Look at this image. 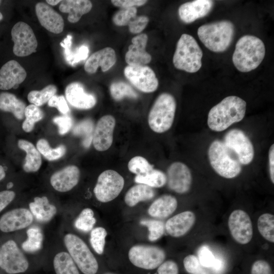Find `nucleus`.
I'll use <instances>...</instances> for the list:
<instances>
[{"mask_svg":"<svg viewBox=\"0 0 274 274\" xmlns=\"http://www.w3.org/2000/svg\"><path fill=\"white\" fill-rule=\"evenodd\" d=\"M246 107V101L241 97L235 95L226 97L210 110L207 119L209 127L216 132L226 130L243 119Z\"/></svg>","mask_w":274,"mask_h":274,"instance_id":"f257e3e1","label":"nucleus"},{"mask_svg":"<svg viewBox=\"0 0 274 274\" xmlns=\"http://www.w3.org/2000/svg\"><path fill=\"white\" fill-rule=\"evenodd\" d=\"M265 54V45L260 39L253 35H245L237 41L232 60L238 71L247 73L260 64Z\"/></svg>","mask_w":274,"mask_h":274,"instance_id":"f03ea898","label":"nucleus"},{"mask_svg":"<svg viewBox=\"0 0 274 274\" xmlns=\"http://www.w3.org/2000/svg\"><path fill=\"white\" fill-rule=\"evenodd\" d=\"M234 33L233 24L226 20L203 24L197 30L198 37L204 46L216 53L223 52L229 47Z\"/></svg>","mask_w":274,"mask_h":274,"instance_id":"7ed1b4c3","label":"nucleus"},{"mask_svg":"<svg viewBox=\"0 0 274 274\" xmlns=\"http://www.w3.org/2000/svg\"><path fill=\"white\" fill-rule=\"evenodd\" d=\"M202 55V50L195 39L190 35L183 33L177 43L173 64L178 70L196 73L201 67Z\"/></svg>","mask_w":274,"mask_h":274,"instance_id":"20e7f679","label":"nucleus"},{"mask_svg":"<svg viewBox=\"0 0 274 274\" xmlns=\"http://www.w3.org/2000/svg\"><path fill=\"white\" fill-rule=\"evenodd\" d=\"M176 107L175 98L172 94H160L148 114V123L151 129L158 133L168 130L174 121Z\"/></svg>","mask_w":274,"mask_h":274,"instance_id":"39448f33","label":"nucleus"},{"mask_svg":"<svg viewBox=\"0 0 274 274\" xmlns=\"http://www.w3.org/2000/svg\"><path fill=\"white\" fill-rule=\"evenodd\" d=\"M208 154L211 166L222 177L232 179L241 173V163L223 142L214 141L209 146Z\"/></svg>","mask_w":274,"mask_h":274,"instance_id":"423d86ee","label":"nucleus"},{"mask_svg":"<svg viewBox=\"0 0 274 274\" xmlns=\"http://www.w3.org/2000/svg\"><path fill=\"white\" fill-rule=\"evenodd\" d=\"M63 240L68 254L78 269L83 274H96L99 264L86 244L72 233L66 234Z\"/></svg>","mask_w":274,"mask_h":274,"instance_id":"0eeeda50","label":"nucleus"},{"mask_svg":"<svg viewBox=\"0 0 274 274\" xmlns=\"http://www.w3.org/2000/svg\"><path fill=\"white\" fill-rule=\"evenodd\" d=\"M166 254L161 248L147 245L132 246L128 253L130 263L144 270L156 269L165 260Z\"/></svg>","mask_w":274,"mask_h":274,"instance_id":"6e6552de","label":"nucleus"},{"mask_svg":"<svg viewBox=\"0 0 274 274\" xmlns=\"http://www.w3.org/2000/svg\"><path fill=\"white\" fill-rule=\"evenodd\" d=\"M124 185V180L121 175L115 170L107 169L98 177L93 192L97 200L108 202L119 195Z\"/></svg>","mask_w":274,"mask_h":274,"instance_id":"1a4fd4ad","label":"nucleus"},{"mask_svg":"<svg viewBox=\"0 0 274 274\" xmlns=\"http://www.w3.org/2000/svg\"><path fill=\"white\" fill-rule=\"evenodd\" d=\"M223 142L241 165H247L252 161L254 156L253 145L242 130L236 128L230 130L225 134Z\"/></svg>","mask_w":274,"mask_h":274,"instance_id":"9d476101","label":"nucleus"},{"mask_svg":"<svg viewBox=\"0 0 274 274\" xmlns=\"http://www.w3.org/2000/svg\"><path fill=\"white\" fill-rule=\"evenodd\" d=\"M14 42L13 51L19 57L28 56L36 52L38 41L31 27L22 21L17 22L11 29Z\"/></svg>","mask_w":274,"mask_h":274,"instance_id":"9b49d317","label":"nucleus"},{"mask_svg":"<svg viewBox=\"0 0 274 274\" xmlns=\"http://www.w3.org/2000/svg\"><path fill=\"white\" fill-rule=\"evenodd\" d=\"M29 263L13 240L4 243L0 250V267L9 274L25 272Z\"/></svg>","mask_w":274,"mask_h":274,"instance_id":"f8f14e48","label":"nucleus"},{"mask_svg":"<svg viewBox=\"0 0 274 274\" xmlns=\"http://www.w3.org/2000/svg\"><path fill=\"white\" fill-rule=\"evenodd\" d=\"M124 74L135 88L143 92H153L158 87L156 74L148 66L128 65L124 70Z\"/></svg>","mask_w":274,"mask_h":274,"instance_id":"ddd939ff","label":"nucleus"},{"mask_svg":"<svg viewBox=\"0 0 274 274\" xmlns=\"http://www.w3.org/2000/svg\"><path fill=\"white\" fill-rule=\"evenodd\" d=\"M228 228L233 239L238 244L249 243L253 236V226L249 215L242 210H234L228 221Z\"/></svg>","mask_w":274,"mask_h":274,"instance_id":"4468645a","label":"nucleus"},{"mask_svg":"<svg viewBox=\"0 0 274 274\" xmlns=\"http://www.w3.org/2000/svg\"><path fill=\"white\" fill-rule=\"evenodd\" d=\"M166 183L172 191L184 194L190 189L192 177L191 171L187 165L181 162L172 163L168 167Z\"/></svg>","mask_w":274,"mask_h":274,"instance_id":"2eb2a0df","label":"nucleus"},{"mask_svg":"<svg viewBox=\"0 0 274 274\" xmlns=\"http://www.w3.org/2000/svg\"><path fill=\"white\" fill-rule=\"evenodd\" d=\"M115 125L116 120L111 115L103 116L98 120L92 138V143L95 150L102 152L111 147L113 141Z\"/></svg>","mask_w":274,"mask_h":274,"instance_id":"dca6fc26","label":"nucleus"},{"mask_svg":"<svg viewBox=\"0 0 274 274\" xmlns=\"http://www.w3.org/2000/svg\"><path fill=\"white\" fill-rule=\"evenodd\" d=\"M33 220L30 211L25 208H17L8 211L0 218V230L10 232L24 229L29 226Z\"/></svg>","mask_w":274,"mask_h":274,"instance_id":"f3484780","label":"nucleus"},{"mask_svg":"<svg viewBox=\"0 0 274 274\" xmlns=\"http://www.w3.org/2000/svg\"><path fill=\"white\" fill-rule=\"evenodd\" d=\"M27 76L25 69L15 60L5 63L0 69V89L16 88Z\"/></svg>","mask_w":274,"mask_h":274,"instance_id":"a211bd4d","label":"nucleus"},{"mask_svg":"<svg viewBox=\"0 0 274 274\" xmlns=\"http://www.w3.org/2000/svg\"><path fill=\"white\" fill-rule=\"evenodd\" d=\"M80 177L79 168L70 165L55 172L50 177V184L56 191L65 192L72 190L78 183Z\"/></svg>","mask_w":274,"mask_h":274,"instance_id":"6ab92c4d","label":"nucleus"},{"mask_svg":"<svg viewBox=\"0 0 274 274\" xmlns=\"http://www.w3.org/2000/svg\"><path fill=\"white\" fill-rule=\"evenodd\" d=\"M148 37L145 33L134 37L132 44L128 47L125 60L129 65H146L152 59L151 55L146 51Z\"/></svg>","mask_w":274,"mask_h":274,"instance_id":"aec40b11","label":"nucleus"},{"mask_svg":"<svg viewBox=\"0 0 274 274\" xmlns=\"http://www.w3.org/2000/svg\"><path fill=\"white\" fill-rule=\"evenodd\" d=\"M66 98L73 107L81 110L92 108L96 103L95 96L85 91L84 86L79 82H72L65 90Z\"/></svg>","mask_w":274,"mask_h":274,"instance_id":"412c9836","label":"nucleus"},{"mask_svg":"<svg viewBox=\"0 0 274 274\" xmlns=\"http://www.w3.org/2000/svg\"><path fill=\"white\" fill-rule=\"evenodd\" d=\"M35 11L40 24L45 29L56 34L63 31L64 25L63 18L50 6L40 2L36 4Z\"/></svg>","mask_w":274,"mask_h":274,"instance_id":"4be33fe9","label":"nucleus"},{"mask_svg":"<svg viewBox=\"0 0 274 274\" xmlns=\"http://www.w3.org/2000/svg\"><path fill=\"white\" fill-rule=\"evenodd\" d=\"M213 1L195 0L181 5L178 9L180 19L188 24L207 15L213 7Z\"/></svg>","mask_w":274,"mask_h":274,"instance_id":"5701e85b","label":"nucleus"},{"mask_svg":"<svg viewBox=\"0 0 274 274\" xmlns=\"http://www.w3.org/2000/svg\"><path fill=\"white\" fill-rule=\"evenodd\" d=\"M117 57L115 50L110 47L104 48L91 54L84 64L85 71L94 74L101 67L103 72L109 70L115 64Z\"/></svg>","mask_w":274,"mask_h":274,"instance_id":"b1692460","label":"nucleus"},{"mask_svg":"<svg viewBox=\"0 0 274 274\" xmlns=\"http://www.w3.org/2000/svg\"><path fill=\"white\" fill-rule=\"evenodd\" d=\"M195 220V215L192 212L184 211L168 219L165 224V229L171 236L179 237L191 229Z\"/></svg>","mask_w":274,"mask_h":274,"instance_id":"393cba45","label":"nucleus"},{"mask_svg":"<svg viewBox=\"0 0 274 274\" xmlns=\"http://www.w3.org/2000/svg\"><path fill=\"white\" fill-rule=\"evenodd\" d=\"M178 207V201L173 195L165 194L155 199L150 206L148 213L152 217L164 219L171 215Z\"/></svg>","mask_w":274,"mask_h":274,"instance_id":"a878e982","label":"nucleus"},{"mask_svg":"<svg viewBox=\"0 0 274 274\" xmlns=\"http://www.w3.org/2000/svg\"><path fill=\"white\" fill-rule=\"evenodd\" d=\"M92 8V4L88 0L62 1L59 6L60 11L68 13L67 20L70 22H77L82 15L88 13Z\"/></svg>","mask_w":274,"mask_h":274,"instance_id":"bb28decb","label":"nucleus"},{"mask_svg":"<svg viewBox=\"0 0 274 274\" xmlns=\"http://www.w3.org/2000/svg\"><path fill=\"white\" fill-rule=\"evenodd\" d=\"M18 146L25 151L26 156L23 169L26 173L36 172L42 165L41 154L31 142L23 139L19 140Z\"/></svg>","mask_w":274,"mask_h":274,"instance_id":"cd10ccee","label":"nucleus"},{"mask_svg":"<svg viewBox=\"0 0 274 274\" xmlns=\"http://www.w3.org/2000/svg\"><path fill=\"white\" fill-rule=\"evenodd\" d=\"M29 207L33 216L40 222L50 221L57 212L55 206L50 204L46 196L35 197Z\"/></svg>","mask_w":274,"mask_h":274,"instance_id":"c85d7f7f","label":"nucleus"},{"mask_svg":"<svg viewBox=\"0 0 274 274\" xmlns=\"http://www.w3.org/2000/svg\"><path fill=\"white\" fill-rule=\"evenodd\" d=\"M155 195V192L152 188L145 184H138L127 191L124 201L128 207H133L141 201L151 200Z\"/></svg>","mask_w":274,"mask_h":274,"instance_id":"c756f323","label":"nucleus"},{"mask_svg":"<svg viewBox=\"0 0 274 274\" xmlns=\"http://www.w3.org/2000/svg\"><path fill=\"white\" fill-rule=\"evenodd\" d=\"M25 108V104L14 94L8 92L0 93L1 110L11 112L16 118L21 120L24 117Z\"/></svg>","mask_w":274,"mask_h":274,"instance_id":"7c9ffc66","label":"nucleus"},{"mask_svg":"<svg viewBox=\"0 0 274 274\" xmlns=\"http://www.w3.org/2000/svg\"><path fill=\"white\" fill-rule=\"evenodd\" d=\"M56 274H80L70 255L65 252L57 253L53 259Z\"/></svg>","mask_w":274,"mask_h":274,"instance_id":"2f4dec72","label":"nucleus"},{"mask_svg":"<svg viewBox=\"0 0 274 274\" xmlns=\"http://www.w3.org/2000/svg\"><path fill=\"white\" fill-rule=\"evenodd\" d=\"M135 183L146 185L151 188H160L166 183V176L162 171L153 169L142 175H136L134 179Z\"/></svg>","mask_w":274,"mask_h":274,"instance_id":"473e14b6","label":"nucleus"},{"mask_svg":"<svg viewBox=\"0 0 274 274\" xmlns=\"http://www.w3.org/2000/svg\"><path fill=\"white\" fill-rule=\"evenodd\" d=\"M36 148L40 154L49 161H54L61 158L66 151V147L64 145L52 148L47 140L44 139L38 141Z\"/></svg>","mask_w":274,"mask_h":274,"instance_id":"72a5a7b5","label":"nucleus"},{"mask_svg":"<svg viewBox=\"0 0 274 274\" xmlns=\"http://www.w3.org/2000/svg\"><path fill=\"white\" fill-rule=\"evenodd\" d=\"M57 91L56 86L50 84L41 90H32L27 95L28 101L37 106H41L48 102Z\"/></svg>","mask_w":274,"mask_h":274,"instance_id":"f704fd0d","label":"nucleus"},{"mask_svg":"<svg viewBox=\"0 0 274 274\" xmlns=\"http://www.w3.org/2000/svg\"><path fill=\"white\" fill-rule=\"evenodd\" d=\"M24 117L25 119L22 128L25 132H30L33 129L35 124L43 118L44 113L39 107L30 104L25 108Z\"/></svg>","mask_w":274,"mask_h":274,"instance_id":"c9c22d12","label":"nucleus"},{"mask_svg":"<svg viewBox=\"0 0 274 274\" xmlns=\"http://www.w3.org/2000/svg\"><path fill=\"white\" fill-rule=\"evenodd\" d=\"M112 97L116 101H120L125 97L136 98L138 93L128 84L122 81L112 83L110 86Z\"/></svg>","mask_w":274,"mask_h":274,"instance_id":"e433bc0d","label":"nucleus"},{"mask_svg":"<svg viewBox=\"0 0 274 274\" xmlns=\"http://www.w3.org/2000/svg\"><path fill=\"white\" fill-rule=\"evenodd\" d=\"M257 227L261 235L267 241L274 242V216L265 213L259 216Z\"/></svg>","mask_w":274,"mask_h":274,"instance_id":"4c0bfd02","label":"nucleus"},{"mask_svg":"<svg viewBox=\"0 0 274 274\" xmlns=\"http://www.w3.org/2000/svg\"><path fill=\"white\" fill-rule=\"evenodd\" d=\"M26 233L27 239L22 244L23 250L27 252H35L42 247L43 234L38 227L29 228Z\"/></svg>","mask_w":274,"mask_h":274,"instance_id":"58836bf2","label":"nucleus"},{"mask_svg":"<svg viewBox=\"0 0 274 274\" xmlns=\"http://www.w3.org/2000/svg\"><path fill=\"white\" fill-rule=\"evenodd\" d=\"M93 131V123L90 119H86L80 122L73 129L74 135L83 137V144L86 148L89 147L92 141Z\"/></svg>","mask_w":274,"mask_h":274,"instance_id":"ea45409f","label":"nucleus"},{"mask_svg":"<svg viewBox=\"0 0 274 274\" xmlns=\"http://www.w3.org/2000/svg\"><path fill=\"white\" fill-rule=\"evenodd\" d=\"M94 213L90 208L83 209L75 222L76 228L84 232L91 230L96 223Z\"/></svg>","mask_w":274,"mask_h":274,"instance_id":"a19ab883","label":"nucleus"},{"mask_svg":"<svg viewBox=\"0 0 274 274\" xmlns=\"http://www.w3.org/2000/svg\"><path fill=\"white\" fill-rule=\"evenodd\" d=\"M140 224L147 227L149 231L148 239L154 242L159 239L164 234L165 224L163 222L155 219H146L140 221Z\"/></svg>","mask_w":274,"mask_h":274,"instance_id":"79ce46f5","label":"nucleus"},{"mask_svg":"<svg viewBox=\"0 0 274 274\" xmlns=\"http://www.w3.org/2000/svg\"><path fill=\"white\" fill-rule=\"evenodd\" d=\"M107 235L106 230L102 227H97L91 230L90 243L94 250L99 255L104 253Z\"/></svg>","mask_w":274,"mask_h":274,"instance_id":"37998d69","label":"nucleus"},{"mask_svg":"<svg viewBox=\"0 0 274 274\" xmlns=\"http://www.w3.org/2000/svg\"><path fill=\"white\" fill-rule=\"evenodd\" d=\"M128 169L136 175H144L153 169V166L143 156L132 157L128 163Z\"/></svg>","mask_w":274,"mask_h":274,"instance_id":"c03bdc74","label":"nucleus"},{"mask_svg":"<svg viewBox=\"0 0 274 274\" xmlns=\"http://www.w3.org/2000/svg\"><path fill=\"white\" fill-rule=\"evenodd\" d=\"M136 14L137 9L135 7L122 9L114 14L112 21L117 26L128 25L136 17Z\"/></svg>","mask_w":274,"mask_h":274,"instance_id":"a18cd8bd","label":"nucleus"},{"mask_svg":"<svg viewBox=\"0 0 274 274\" xmlns=\"http://www.w3.org/2000/svg\"><path fill=\"white\" fill-rule=\"evenodd\" d=\"M183 265L186 271L190 274H210L202 267L197 257L188 255L183 259Z\"/></svg>","mask_w":274,"mask_h":274,"instance_id":"49530a36","label":"nucleus"},{"mask_svg":"<svg viewBox=\"0 0 274 274\" xmlns=\"http://www.w3.org/2000/svg\"><path fill=\"white\" fill-rule=\"evenodd\" d=\"M198 257L200 264L206 268H211L215 261V257L207 245L201 246L198 250Z\"/></svg>","mask_w":274,"mask_h":274,"instance_id":"de8ad7c7","label":"nucleus"},{"mask_svg":"<svg viewBox=\"0 0 274 274\" xmlns=\"http://www.w3.org/2000/svg\"><path fill=\"white\" fill-rule=\"evenodd\" d=\"M53 121L58 126V133L60 135L67 133L73 124L72 118L68 115L56 116L53 119Z\"/></svg>","mask_w":274,"mask_h":274,"instance_id":"09e8293b","label":"nucleus"},{"mask_svg":"<svg viewBox=\"0 0 274 274\" xmlns=\"http://www.w3.org/2000/svg\"><path fill=\"white\" fill-rule=\"evenodd\" d=\"M149 18L145 15L136 16L128 25L130 32L134 34L142 32L149 22Z\"/></svg>","mask_w":274,"mask_h":274,"instance_id":"8fccbe9b","label":"nucleus"},{"mask_svg":"<svg viewBox=\"0 0 274 274\" xmlns=\"http://www.w3.org/2000/svg\"><path fill=\"white\" fill-rule=\"evenodd\" d=\"M48 105L50 107L56 108L61 113L64 115L69 111V107L63 95H54L49 100Z\"/></svg>","mask_w":274,"mask_h":274,"instance_id":"3c124183","label":"nucleus"},{"mask_svg":"<svg viewBox=\"0 0 274 274\" xmlns=\"http://www.w3.org/2000/svg\"><path fill=\"white\" fill-rule=\"evenodd\" d=\"M153 274H179L178 265L172 260L164 261Z\"/></svg>","mask_w":274,"mask_h":274,"instance_id":"603ef678","label":"nucleus"},{"mask_svg":"<svg viewBox=\"0 0 274 274\" xmlns=\"http://www.w3.org/2000/svg\"><path fill=\"white\" fill-rule=\"evenodd\" d=\"M251 274H271V267L266 261L258 260L253 264Z\"/></svg>","mask_w":274,"mask_h":274,"instance_id":"864d4df0","label":"nucleus"},{"mask_svg":"<svg viewBox=\"0 0 274 274\" xmlns=\"http://www.w3.org/2000/svg\"><path fill=\"white\" fill-rule=\"evenodd\" d=\"M148 1L145 0H112V4L116 7L127 9L140 7L145 5ZM136 8V7H135Z\"/></svg>","mask_w":274,"mask_h":274,"instance_id":"5fc2aeb1","label":"nucleus"},{"mask_svg":"<svg viewBox=\"0 0 274 274\" xmlns=\"http://www.w3.org/2000/svg\"><path fill=\"white\" fill-rule=\"evenodd\" d=\"M89 49L86 45H82L73 52V58L71 65L75 66L78 62L86 59L88 55Z\"/></svg>","mask_w":274,"mask_h":274,"instance_id":"6e6d98bb","label":"nucleus"},{"mask_svg":"<svg viewBox=\"0 0 274 274\" xmlns=\"http://www.w3.org/2000/svg\"><path fill=\"white\" fill-rule=\"evenodd\" d=\"M72 36L70 35L60 42V45L64 49V55L66 60L71 64L73 58V51L72 50Z\"/></svg>","mask_w":274,"mask_h":274,"instance_id":"4d7b16f0","label":"nucleus"},{"mask_svg":"<svg viewBox=\"0 0 274 274\" xmlns=\"http://www.w3.org/2000/svg\"><path fill=\"white\" fill-rule=\"evenodd\" d=\"M15 197V193L11 190L0 192V212L10 204Z\"/></svg>","mask_w":274,"mask_h":274,"instance_id":"13d9d810","label":"nucleus"},{"mask_svg":"<svg viewBox=\"0 0 274 274\" xmlns=\"http://www.w3.org/2000/svg\"><path fill=\"white\" fill-rule=\"evenodd\" d=\"M269 172L270 180L274 183V145L272 144L268 151Z\"/></svg>","mask_w":274,"mask_h":274,"instance_id":"bf43d9fd","label":"nucleus"},{"mask_svg":"<svg viewBox=\"0 0 274 274\" xmlns=\"http://www.w3.org/2000/svg\"><path fill=\"white\" fill-rule=\"evenodd\" d=\"M225 267L224 260L220 257H215L213 266L210 268L214 274H221L223 273Z\"/></svg>","mask_w":274,"mask_h":274,"instance_id":"052dcab7","label":"nucleus"},{"mask_svg":"<svg viewBox=\"0 0 274 274\" xmlns=\"http://www.w3.org/2000/svg\"><path fill=\"white\" fill-rule=\"evenodd\" d=\"M6 176L5 169L2 165H0V181L2 180Z\"/></svg>","mask_w":274,"mask_h":274,"instance_id":"680f3d73","label":"nucleus"},{"mask_svg":"<svg viewBox=\"0 0 274 274\" xmlns=\"http://www.w3.org/2000/svg\"><path fill=\"white\" fill-rule=\"evenodd\" d=\"M62 1L60 0H47L46 2L47 3L51 6H55L57 5L59 3L61 2Z\"/></svg>","mask_w":274,"mask_h":274,"instance_id":"e2e57ef3","label":"nucleus"},{"mask_svg":"<svg viewBox=\"0 0 274 274\" xmlns=\"http://www.w3.org/2000/svg\"><path fill=\"white\" fill-rule=\"evenodd\" d=\"M13 184L12 182H9L7 185V188L8 189H10L11 188L13 187Z\"/></svg>","mask_w":274,"mask_h":274,"instance_id":"0e129e2a","label":"nucleus"},{"mask_svg":"<svg viewBox=\"0 0 274 274\" xmlns=\"http://www.w3.org/2000/svg\"><path fill=\"white\" fill-rule=\"evenodd\" d=\"M102 274H118V273L113 272H110V271H107L103 273Z\"/></svg>","mask_w":274,"mask_h":274,"instance_id":"69168bd1","label":"nucleus"},{"mask_svg":"<svg viewBox=\"0 0 274 274\" xmlns=\"http://www.w3.org/2000/svg\"><path fill=\"white\" fill-rule=\"evenodd\" d=\"M1 3V1H0V3ZM3 16L2 14V13L0 12V21L3 19Z\"/></svg>","mask_w":274,"mask_h":274,"instance_id":"338daca9","label":"nucleus"},{"mask_svg":"<svg viewBox=\"0 0 274 274\" xmlns=\"http://www.w3.org/2000/svg\"><path fill=\"white\" fill-rule=\"evenodd\" d=\"M0 250H1V247H0Z\"/></svg>","mask_w":274,"mask_h":274,"instance_id":"774afa93","label":"nucleus"}]
</instances>
